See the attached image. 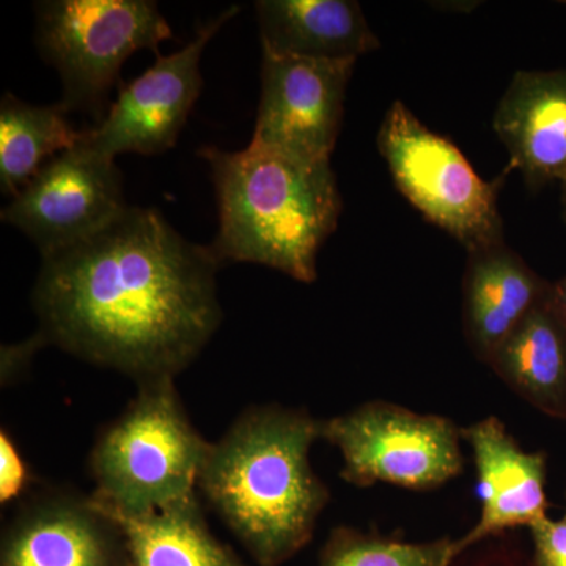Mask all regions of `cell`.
<instances>
[{
	"instance_id": "6da1fadb",
	"label": "cell",
	"mask_w": 566,
	"mask_h": 566,
	"mask_svg": "<svg viewBox=\"0 0 566 566\" xmlns=\"http://www.w3.org/2000/svg\"><path fill=\"white\" fill-rule=\"evenodd\" d=\"M221 264L161 212L128 207L87 240L43 256L32 292L39 333L137 386L175 379L222 324Z\"/></svg>"
},
{
	"instance_id": "7a4b0ae2",
	"label": "cell",
	"mask_w": 566,
	"mask_h": 566,
	"mask_svg": "<svg viewBox=\"0 0 566 566\" xmlns=\"http://www.w3.org/2000/svg\"><path fill=\"white\" fill-rule=\"evenodd\" d=\"M319 424L301 409L255 406L212 442L199 493L256 566L296 556L329 502L311 463Z\"/></svg>"
},
{
	"instance_id": "3957f363",
	"label": "cell",
	"mask_w": 566,
	"mask_h": 566,
	"mask_svg": "<svg viewBox=\"0 0 566 566\" xmlns=\"http://www.w3.org/2000/svg\"><path fill=\"white\" fill-rule=\"evenodd\" d=\"M199 155L210 164L218 196L216 259L314 283L319 249L342 212L331 161H307L253 140L244 150L205 147Z\"/></svg>"
},
{
	"instance_id": "277c9868",
	"label": "cell",
	"mask_w": 566,
	"mask_h": 566,
	"mask_svg": "<svg viewBox=\"0 0 566 566\" xmlns=\"http://www.w3.org/2000/svg\"><path fill=\"white\" fill-rule=\"evenodd\" d=\"M211 446L189 419L175 379L139 385L93 444L91 497L103 512L120 516L196 497Z\"/></svg>"
},
{
	"instance_id": "5b68a950",
	"label": "cell",
	"mask_w": 566,
	"mask_h": 566,
	"mask_svg": "<svg viewBox=\"0 0 566 566\" xmlns=\"http://www.w3.org/2000/svg\"><path fill=\"white\" fill-rule=\"evenodd\" d=\"M169 22L150 0H51L36 3V46L61 74L62 106L106 117L111 92L134 52L172 39Z\"/></svg>"
},
{
	"instance_id": "8992f818",
	"label": "cell",
	"mask_w": 566,
	"mask_h": 566,
	"mask_svg": "<svg viewBox=\"0 0 566 566\" xmlns=\"http://www.w3.org/2000/svg\"><path fill=\"white\" fill-rule=\"evenodd\" d=\"M376 145L398 191L465 252L505 241L497 182L483 180L452 140L400 99L387 109Z\"/></svg>"
},
{
	"instance_id": "52a82bcc",
	"label": "cell",
	"mask_w": 566,
	"mask_h": 566,
	"mask_svg": "<svg viewBox=\"0 0 566 566\" xmlns=\"http://www.w3.org/2000/svg\"><path fill=\"white\" fill-rule=\"evenodd\" d=\"M319 434L344 460L340 476L354 486L375 483L434 490L461 474V430L447 417L368 401L322 420Z\"/></svg>"
},
{
	"instance_id": "ba28073f",
	"label": "cell",
	"mask_w": 566,
	"mask_h": 566,
	"mask_svg": "<svg viewBox=\"0 0 566 566\" xmlns=\"http://www.w3.org/2000/svg\"><path fill=\"white\" fill-rule=\"evenodd\" d=\"M128 208L114 158L85 139L44 164L2 210V221L51 255L87 240Z\"/></svg>"
},
{
	"instance_id": "9c48e42d",
	"label": "cell",
	"mask_w": 566,
	"mask_h": 566,
	"mask_svg": "<svg viewBox=\"0 0 566 566\" xmlns=\"http://www.w3.org/2000/svg\"><path fill=\"white\" fill-rule=\"evenodd\" d=\"M238 11L240 7L233 6L205 22L180 51L159 54L155 65L122 84L103 122L87 128L88 144L114 159L120 153L153 156L175 147L202 91L203 50Z\"/></svg>"
},
{
	"instance_id": "30bf717a",
	"label": "cell",
	"mask_w": 566,
	"mask_h": 566,
	"mask_svg": "<svg viewBox=\"0 0 566 566\" xmlns=\"http://www.w3.org/2000/svg\"><path fill=\"white\" fill-rule=\"evenodd\" d=\"M356 62L281 57L263 52L253 142L307 161H331Z\"/></svg>"
},
{
	"instance_id": "8fae6325",
	"label": "cell",
	"mask_w": 566,
	"mask_h": 566,
	"mask_svg": "<svg viewBox=\"0 0 566 566\" xmlns=\"http://www.w3.org/2000/svg\"><path fill=\"white\" fill-rule=\"evenodd\" d=\"M0 566H129L120 527L91 495L29 494L2 532Z\"/></svg>"
},
{
	"instance_id": "7c38bea8",
	"label": "cell",
	"mask_w": 566,
	"mask_h": 566,
	"mask_svg": "<svg viewBox=\"0 0 566 566\" xmlns=\"http://www.w3.org/2000/svg\"><path fill=\"white\" fill-rule=\"evenodd\" d=\"M461 438L474 453L482 513L479 523L455 539L457 558L509 528H531L547 516L546 457L542 452L521 449L495 417L461 428Z\"/></svg>"
},
{
	"instance_id": "4fadbf2b",
	"label": "cell",
	"mask_w": 566,
	"mask_h": 566,
	"mask_svg": "<svg viewBox=\"0 0 566 566\" xmlns=\"http://www.w3.org/2000/svg\"><path fill=\"white\" fill-rule=\"evenodd\" d=\"M494 133L532 189L566 181V69L520 70L499 99Z\"/></svg>"
},
{
	"instance_id": "5bb4252c",
	"label": "cell",
	"mask_w": 566,
	"mask_h": 566,
	"mask_svg": "<svg viewBox=\"0 0 566 566\" xmlns=\"http://www.w3.org/2000/svg\"><path fill=\"white\" fill-rule=\"evenodd\" d=\"M551 282L532 270L505 241L468 253L463 279L465 340L482 363H490L499 346L535 305L549 293Z\"/></svg>"
},
{
	"instance_id": "9a60e30c",
	"label": "cell",
	"mask_w": 566,
	"mask_h": 566,
	"mask_svg": "<svg viewBox=\"0 0 566 566\" xmlns=\"http://www.w3.org/2000/svg\"><path fill=\"white\" fill-rule=\"evenodd\" d=\"M255 10L266 54L357 62L381 48L354 0H260Z\"/></svg>"
},
{
	"instance_id": "2e32d148",
	"label": "cell",
	"mask_w": 566,
	"mask_h": 566,
	"mask_svg": "<svg viewBox=\"0 0 566 566\" xmlns=\"http://www.w3.org/2000/svg\"><path fill=\"white\" fill-rule=\"evenodd\" d=\"M488 365L535 409L566 419V326L554 311L549 293L499 346Z\"/></svg>"
},
{
	"instance_id": "e0dca14e",
	"label": "cell",
	"mask_w": 566,
	"mask_h": 566,
	"mask_svg": "<svg viewBox=\"0 0 566 566\" xmlns=\"http://www.w3.org/2000/svg\"><path fill=\"white\" fill-rule=\"evenodd\" d=\"M106 515L120 527L129 566H249L212 534L199 495L148 515Z\"/></svg>"
},
{
	"instance_id": "ac0fdd59",
	"label": "cell",
	"mask_w": 566,
	"mask_h": 566,
	"mask_svg": "<svg viewBox=\"0 0 566 566\" xmlns=\"http://www.w3.org/2000/svg\"><path fill=\"white\" fill-rule=\"evenodd\" d=\"M61 103L33 106L6 93L0 103V188L14 197L54 156L85 139Z\"/></svg>"
},
{
	"instance_id": "d6986e66",
	"label": "cell",
	"mask_w": 566,
	"mask_h": 566,
	"mask_svg": "<svg viewBox=\"0 0 566 566\" xmlns=\"http://www.w3.org/2000/svg\"><path fill=\"white\" fill-rule=\"evenodd\" d=\"M455 539L405 543L338 527L324 546L318 566H452Z\"/></svg>"
},
{
	"instance_id": "ffe728a7",
	"label": "cell",
	"mask_w": 566,
	"mask_h": 566,
	"mask_svg": "<svg viewBox=\"0 0 566 566\" xmlns=\"http://www.w3.org/2000/svg\"><path fill=\"white\" fill-rule=\"evenodd\" d=\"M32 485V474L9 431H0V504L18 501Z\"/></svg>"
},
{
	"instance_id": "44dd1931",
	"label": "cell",
	"mask_w": 566,
	"mask_h": 566,
	"mask_svg": "<svg viewBox=\"0 0 566 566\" xmlns=\"http://www.w3.org/2000/svg\"><path fill=\"white\" fill-rule=\"evenodd\" d=\"M531 532L536 566H566V516L560 521L543 517Z\"/></svg>"
},
{
	"instance_id": "7402d4cb",
	"label": "cell",
	"mask_w": 566,
	"mask_h": 566,
	"mask_svg": "<svg viewBox=\"0 0 566 566\" xmlns=\"http://www.w3.org/2000/svg\"><path fill=\"white\" fill-rule=\"evenodd\" d=\"M48 344L46 338L43 334L36 333L33 337H29L28 340L21 342V344L2 346V367H0V374H2V385H11L17 381L22 374L29 370L31 367L33 357L36 352L43 348Z\"/></svg>"
},
{
	"instance_id": "603a6c76",
	"label": "cell",
	"mask_w": 566,
	"mask_h": 566,
	"mask_svg": "<svg viewBox=\"0 0 566 566\" xmlns=\"http://www.w3.org/2000/svg\"><path fill=\"white\" fill-rule=\"evenodd\" d=\"M549 301L566 326V275L560 281L551 282Z\"/></svg>"
},
{
	"instance_id": "cb8c5ba5",
	"label": "cell",
	"mask_w": 566,
	"mask_h": 566,
	"mask_svg": "<svg viewBox=\"0 0 566 566\" xmlns=\"http://www.w3.org/2000/svg\"><path fill=\"white\" fill-rule=\"evenodd\" d=\"M560 208L562 219H564L566 226V181L560 185Z\"/></svg>"
}]
</instances>
